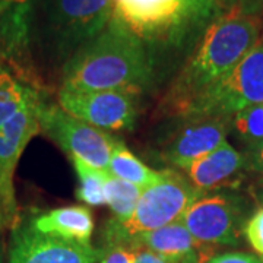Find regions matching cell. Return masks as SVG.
I'll return each instance as SVG.
<instances>
[{"label":"cell","instance_id":"cell-1","mask_svg":"<svg viewBox=\"0 0 263 263\" xmlns=\"http://www.w3.org/2000/svg\"><path fill=\"white\" fill-rule=\"evenodd\" d=\"M262 32L260 16L237 9L227 10L218 16L208 27L193 56L170 86L164 98L167 113L187 117L195 104L262 40Z\"/></svg>","mask_w":263,"mask_h":263},{"label":"cell","instance_id":"cell-2","mask_svg":"<svg viewBox=\"0 0 263 263\" xmlns=\"http://www.w3.org/2000/svg\"><path fill=\"white\" fill-rule=\"evenodd\" d=\"M151 75L145 43L111 16L98 35L66 60L60 88L138 95L149 84Z\"/></svg>","mask_w":263,"mask_h":263},{"label":"cell","instance_id":"cell-3","mask_svg":"<svg viewBox=\"0 0 263 263\" xmlns=\"http://www.w3.org/2000/svg\"><path fill=\"white\" fill-rule=\"evenodd\" d=\"M43 101L38 88L10 70L0 72V231L18 226L13 177L25 146L41 132Z\"/></svg>","mask_w":263,"mask_h":263},{"label":"cell","instance_id":"cell-4","mask_svg":"<svg viewBox=\"0 0 263 263\" xmlns=\"http://www.w3.org/2000/svg\"><path fill=\"white\" fill-rule=\"evenodd\" d=\"M202 195L176 170H162L161 180L142 190L129 218H111L105 224L104 241L108 249L127 246L138 235L179 221L186 209Z\"/></svg>","mask_w":263,"mask_h":263},{"label":"cell","instance_id":"cell-5","mask_svg":"<svg viewBox=\"0 0 263 263\" xmlns=\"http://www.w3.org/2000/svg\"><path fill=\"white\" fill-rule=\"evenodd\" d=\"M219 0H113V18L145 41H173L212 16Z\"/></svg>","mask_w":263,"mask_h":263},{"label":"cell","instance_id":"cell-6","mask_svg":"<svg viewBox=\"0 0 263 263\" xmlns=\"http://www.w3.org/2000/svg\"><path fill=\"white\" fill-rule=\"evenodd\" d=\"M259 104H263V40L195 104L187 117L214 116L227 119L230 114Z\"/></svg>","mask_w":263,"mask_h":263},{"label":"cell","instance_id":"cell-7","mask_svg":"<svg viewBox=\"0 0 263 263\" xmlns=\"http://www.w3.org/2000/svg\"><path fill=\"white\" fill-rule=\"evenodd\" d=\"M47 27L66 60L98 35L113 16V0H46Z\"/></svg>","mask_w":263,"mask_h":263},{"label":"cell","instance_id":"cell-8","mask_svg":"<svg viewBox=\"0 0 263 263\" xmlns=\"http://www.w3.org/2000/svg\"><path fill=\"white\" fill-rule=\"evenodd\" d=\"M40 129L69 154L94 168L108 173V162L119 138L63 111L56 104L43 101Z\"/></svg>","mask_w":263,"mask_h":263},{"label":"cell","instance_id":"cell-9","mask_svg":"<svg viewBox=\"0 0 263 263\" xmlns=\"http://www.w3.org/2000/svg\"><path fill=\"white\" fill-rule=\"evenodd\" d=\"M57 101L63 111L101 130H126L136 122V104L126 92L60 88Z\"/></svg>","mask_w":263,"mask_h":263},{"label":"cell","instance_id":"cell-10","mask_svg":"<svg viewBox=\"0 0 263 263\" xmlns=\"http://www.w3.org/2000/svg\"><path fill=\"white\" fill-rule=\"evenodd\" d=\"M241 215L238 197L216 193L196 199L180 221L199 243L215 247L237 245Z\"/></svg>","mask_w":263,"mask_h":263},{"label":"cell","instance_id":"cell-11","mask_svg":"<svg viewBox=\"0 0 263 263\" xmlns=\"http://www.w3.org/2000/svg\"><path fill=\"white\" fill-rule=\"evenodd\" d=\"M104 253L89 243L41 234L25 222L13 228L9 263H100Z\"/></svg>","mask_w":263,"mask_h":263},{"label":"cell","instance_id":"cell-12","mask_svg":"<svg viewBox=\"0 0 263 263\" xmlns=\"http://www.w3.org/2000/svg\"><path fill=\"white\" fill-rule=\"evenodd\" d=\"M171 136L162 157L168 164L186 170L193 162L216 149L226 142L227 123L224 117L192 116Z\"/></svg>","mask_w":263,"mask_h":263},{"label":"cell","instance_id":"cell-13","mask_svg":"<svg viewBox=\"0 0 263 263\" xmlns=\"http://www.w3.org/2000/svg\"><path fill=\"white\" fill-rule=\"evenodd\" d=\"M136 246L177 263H206L214 250L212 246L199 243L180 219L155 231L138 235L123 247Z\"/></svg>","mask_w":263,"mask_h":263},{"label":"cell","instance_id":"cell-14","mask_svg":"<svg viewBox=\"0 0 263 263\" xmlns=\"http://www.w3.org/2000/svg\"><path fill=\"white\" fill-rule=\"evenodd\" d=\"M246 167V158L224 142L221 146L193 161L187 168V180L200 193L226 186L240 170Z\"/></svg>","mask_w":263,"mask_h":263},{"label":"cell","instance_id":"cell-15","mask_svg":"<svg viewBox=\"0 0 263 263\" xmlns=\"http://www.w3.org/2000/svg\"><path fill=\"white\" fill-rule=\"evenodd\" d=\"M31 227L41 234L89 243L94 231L92 212L86 206H63L38 214L29 221Z\"/></svg>","mask_w":263,"mask_h":263},{"label":"cell","instance_id":"cell-16","mask_svg":"<svg viewBox=\"0 0 263 263\" xmlns=\"http://www.w3.org/2000/svg\"><path fill=\"white\" fill-rule=\"evenodd\" d=\"M32 0H0V35L13 62H22L29 37Z\"/></svg>","mask_w":263,"mask_h":263},{"label":"cell","instance_id":"cell-17","mask_svg":"<svg viewBox=\"0 0 263 263\" xmlns=\"http://www.w3.org/2000/svg\"><path fill=\"white\" fill-rule=\"evenodd\" d=\"M108 174L135 184L141 190L155 184L162 177V171H157L145 165L135 154L127 149L122 139H119L114 145L108 162Z\"/></svg>","mask_w":263,"mask_h":263},{"label":"cell","instance_id":"cell-18","mask_svg":"<svg viewBox=\"0 0 263 263\" xmlns=\"http://www.w3.org/2000/svg\"><path fill=\"white\" fill-rule=\"evenodd\" d=\"M142 190L122 179L107 173L104 180V200L114 212L116 219H126L132 215Z\"/></svg>","mask_w":263,"mask_h":263},{"label":"cell","instance_id":"cell-19","mask_svg":"<svg viewBox=\"0 0 263 263\" xmlns=\"http://www.w3.org/2000/svg\"><path fill=\"white\" fill-rule=\"evenodd\" d=\"M70 162L79 179L76 197L89 206L104 205V180L107 173L94 168L75 157H70Z\"/></svg>","mask_w":263,"mask_h":263},{"label":"cell","instance_id":"cell-20","mask_svg":"<svg viewBox=\"0 0 263 263\" xmlns=\"http://www.w3.org/2000/svg\"><path fill=\"white\" fill-rule=\"evenodd\" d=\"M237 133L252 146L263 139V104L252 105L234 114Z\"/></svg>","mask_w":263,"mask_h":263},{"label":"cell","instance_id":"cell-21","mask_svg":"<svg viewBox=\"0 0 263 263\" xmlns=\"http://www.w3.org/2000/svg\"><path fill=\"white\" fill-rule=\"evenodd\" d=\"M247 241L254 250L263 256V209L256 211L245 226Z\"/></svg>","mask_w":263,"mask_h":263},{"label":"cell","instance_id":"cell-22","mask_svg":"<svg viewBox=\"0 0 263 263\" xmlns=\"http://www.w3.org/2000/svg\"><path fill=\"white\" fill-rule=\"evenodd\" d=\"M206 263H263V259H259V257L249 253L230 252V253L212 256Z\"/></svg>","mask_w":263,"mask_h":263},{"label":"cell","instance_id":"cell-23","mask_svg":"<svg viewBox=\"0 0 263 263\" xmlns=\"http://www.w3.org/2000/svg\"><path fill=\"white\" fill-rule=\"evenodd\" d=\"M133 262V252L129 247H110L108 250H105L103 259L100 263H132Z\"/></svg>","mask_w":263,"mask_h":263},{"label":"cell","instance_id":"cell-24","mask_svg":"<svg viewBox=\"0 0 263 263\" xmlns=\"http://www.w3.org/2000/svg\"><path fill=\"white\" fill-rule=\"evenodd\" d=\"M129 249H132V252H133V262L132 263H177L170 260L167 257H162L160 254L154 253L145 247L136 246V247H129Z\"/></svg>","mask_w":263,"mask_h":263},{"label":"cell","instance_id":"cell-25","mask_svg":"<svg viewBox=\"0 0 263 263\" xmlns=\"http://www.w3.org/2000/svg\"><path fill=\"white\" fill-rule=\"evenodd\" d=\"M246 164L252 170L263 173V139L252 146L249 157L246 158Z\"/></svg>","mask_w":263,"mask_h":263},{"label":"cell","instance_id":"cell-26","mask_svg":"<svg viewBox=\"0 0 263 263\" xmlns=\"http://www.w3.org/2000/svg\"><path fill=\"white\" fill-rule=\"evenodd\" d=\"M234 9L247 15L260 16V13L263 12V0H237Z\"/></svg>","mask_w":263,"mask_h":263},{"label":"cell","instance_id":"cell-27","mask_svg":"<svg viewBox=\"0 0 263 263\" xmlns=\"http://www.w3.org/2000/svg\"><path fill=\"white\" fill-rule=\"evenodd\" d=\"M8 65H9V57H8V51H6V47H5L2 35H0V72L2 70H9L6 67Z\"/></svg>","mask_w":263,"mask_h":263},{"label":"cell","instance_id":"cell-28","mask_svg":"<svg viewBox=\"0 0 263 263\" xmlns=\"http://www.w3.org/2000/svg\"><path fill=\"white\" fill-rule=\"evenodd\" d=\"M237 5V0H219V6L227 10L234 9Z\"/></svg>","mask_w":263,"mask_h":263},{"label":"cell","instance_id":"cell-29","mask_svg":"<svg viewBox=\"0 0 263 263\" xmlns=\"http://www.w3.org/2000/svg\"><path fill=\"white\" fill-rule=\"evenodd\" d=\"M2 233V231H0ZM0 263H2V252H0Z\"/></svg>","mask_w":263,"mask_h":263}]
</instances>
